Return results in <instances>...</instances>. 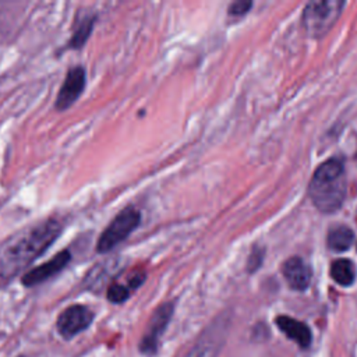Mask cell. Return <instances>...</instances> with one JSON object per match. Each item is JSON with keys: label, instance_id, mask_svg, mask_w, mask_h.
<instances>
[{"label": "cell", "instance_id": "9a60e30c", "mask_svg": "<svg viewBox=\"0 0 357 357\" xmlns=\"http://www.w3.org/2000/svg\"><path fill=\"white\" fill-rule=\"evenodd\" d=\"M216 347L208 343H199L185 357H216Z\"/></svg>", "mask_w": 357, "mask_h": 357}, {"label": "cell", "instance_id": "30bf717a", "mask_svg": "<svg viewBox=\"0 0 357 357\" xmlns=\"http://www.w3.org/2000/svg\"><path fill=\"white\" fill-rule=\"evenodd\" d=\"M275 324L286 335V337H289L290 340L297 343L300 347L305 349L311 344L312 335H311L310 328L304 322L297 321L291 317L280 315V317H276Z\"/></svg>", "mask_w": 357, "mask_h": 357}, {"label": "cell", "instance_id": "52a82bcc", "mask_svg": "<svg viewBox=\"0 0 357 357\" xmlns=\"http://www.w3.org/2000/svg\"><path fill=\"white\" fill-rule=\"evenodd\" d=\"M86 84V73L82 66L71 67L64 78V82L60 86V91L56 98V109L59 112L67 110L84 92Z\"/></svg>", "mask_w": 357, "mask_h": 357}, {"label": "cell", "instance_id": "ba28073f", "mask_svg": "<svg viewBox=\"0 0 357 357\" xmlns=\"http://www.w3.org/2000/svg\"><path fill=\"white\" fill-rule=\"evenodd\" d=\"M70 259H71L70 251L63 250V251L57 252L50 261H46L45 264L25 272L22 275L21 282L26 287H32V286H36L39 283H43L45 280H47L52 276L61 272L66 268V265L70 262Z\"/></svg>", "mask_w": 357, "mask_h": 357}, {"label": "cell", "instance_id": "e0dca14e", "mask_svg": "<svg viewBox=\"0 0 357 357\" xmlns=\"http://www.w3.org/2000/svg\"><path fill=\"white\" fill-rule=\"evenodd\" d=\"M251 6H252L251 1H234L229 7V14L234 17H241L251 8Z\"/></svg>", "mask_w": 357, "mask_h": 357}, {"label": "cell", "instance_id": "2e32d148", "mask_svg": "<svg viewBox=\"0 0 357 357\" xmlns=\"http://www.w3.org/2000/svg\"><path fill=\"white\" fill-rule=\"evenodd\" d=\"M144 280H145V272L142 269H134L127 276V286L130 287V290H135L144 283Z\"/></svg>", "mask_w": 357, "mask_h": 357}, {"label": "cell", "instance_id": "5b68a950", "mask_svg": "<svg viewBox=\"0 0 357 357\" xmlns=\"http://www.w3.org/2000/svg\"><path fill=\"white\" fill-rule=\"evenodd\" d=\"M173 310H174L173 303H163L153 311L151 321H149L148 331L142 336V340L139 343V350L142 354H145V356L156 354L160 336L163 335L167 324L170 322Z\"/></svg>", "mask_w": 357, "mask_h": 357}, {"label": "cell", "instance_id": "8992f818", "mask_svg": "<svg viewBox=\"0 0 357 357\" xmlns=\"http://www.w3.org/2000/svg\"><path fill=\"white\" fill-rule=\"evenodd\" d=\"M93 319V312L81 304L67 307L57 318V331L64 339H71L85 331Z\"/></svg>", "mask_w": 357, "mask_h": 357}, {"label": "cell", "instance_id": "6da1fadb", "mask_svg": "<svg viewBox=\"0 0 357 357\" xmlns=\"http://www.w3.org/2000/svg\"><path fill=\"white\" fill-rule=\"evenodd\" d=\"M61 225L56 219H46L28 226L0 245V276L13 278L42 255L56 241Z\"/></svg>", "mask_w": 357, "mask_h": 357}, {"label": "cell", "instance_id": "3957f363", "mask_svg": "<svg viewBox=\"0 0 357 357\" xmlns=\"http://www.w3.org/2000/svg\"><path fill=\"white\" fill-rule=\"evenodd\" d=\"M344 1L319 0L310 1L303 11L301 22L305 33L311 38H322L337 21Z\"/></svg>", "mask_w": 357, "mask_h": 357}, {"label": "cell", "instance_id": "7c38bea8", "mask_svg": "<svg viewBox=\"0 0 357 357\" xmlns=\"http://www.w3.org/2000/svg\"><path fill=\"white\" fill-rule=\"evenodd\" d=\"M354 241V233L347 226H336L328 233V245L333 251H346Z\"/></svg>", "mask_w": 357, "mask_h": 357}, {"label": "cell", "instance_id": "8fae6325", "mask_svg": "<svg viewBox=\"0 0 357 357\" xmlns=\"http://www.w3.org/2000/svg\"><path fill=\"white\" fill-rule=\"evenodd\" d=\"M331 276L340 286H350L356 279V266L350 259H336L331 265Z\"/></svg>", "mask_w": 357, "mask_h": 357}, {"label": "cell", "instance_id": "ac0fdd59", "mask_svg": "<svg viewBox=\"0 0 357 357\" xmlns=\"http://www.w3.org/2000/svg\"><path fill=\"white\" fill-rule=\"evenodd\" d=\"M261 259H262V254L259 252V250H258V248H255V250H254V252L251 254V258H250V262H248V268H250V271L257 269V268L259 266V264H261Z\"/></svg>", "mask_w": 357, "mask_h": 357}, {"label": "cell", "instance_id": "9c48e42d", "mask_svg": "<svg viewBox=\"0 0 357 357\" xmlns=\"http://www.w3.org/2000/svg\"><path fill=\"white\" fill-rule=\"evenodd\" d=\"M282 273L293 290H305L311 282V268L300 257H291L284 261Z\"/></svg>", "mask_w": 357, "mask_h": 357}, {"label": "cell", "instance_id": "277c9868", "mask_svg": "<svg viewBox=\"0 0 357 357\" xmlns=\"http://www.w3.org/2000/svg\"><path fill=\"white\" fill-rule=\"evenodd\" d=\"M141 222V212L134 206L124 208L109 226L102 231L96 243V251L99 254L109 252L116 245L123 243L138 226Z\"/></svg>", "mask_w": 357, "mask_h": 357}, {"label": "cell", "instance_id": "5bb4252c", "mask_svg": "<svg viewBox=\"0 0 357 357\" xmlns=\"http://www.w3.org/2000/svg\"><path fill=\"white\" fill-rule=\"evenodd\" d=\"M130 287L127 284H121L119 282H113L112 284H109L107 291H106V297L110 303L113 304H120L124 303L128 297H130Z\"/></svg>", "mask_w": 357, "mask_h": 357}, {"label": "cell", "instance_id": "7a4b0ae2", "mask_svg": "<svg viewBox=\"0 0 357 357\" xmlns=\"http://www.w3.org/2000/svg\"><path fill=\"white\" fill-rule=\"evenodd\" d=\"M312 204L324 213L337 211L346 197V178L343 163L331 158L321 163L312 174L308 185Z\"/></svg>", "mask_w": 357, "mask_h": 357}, {"label": "cell", "instance_id": "4fadbf2b", "mask_svg": "<svg viewBox=\"0 0 357 357\" xmlns=\"http://www.w3.org/2000/svg\"><path fill=\"white\" fill-rule=\"evenodd\" d=\"M93 22H95V18L93 17H86L84 18L78 25L77 28L74 29V33L68 42V46L73 47V49H79L85 45V42L88 40L91 32H92V28H93Z\"/></svg>", "mask_w": 357, "mask_h": 357}]
</instances>
